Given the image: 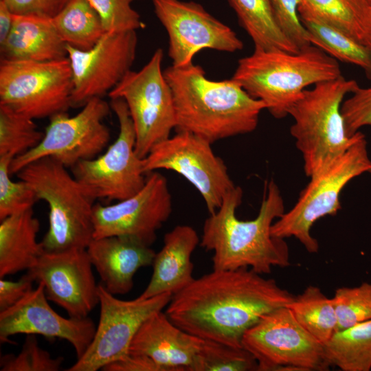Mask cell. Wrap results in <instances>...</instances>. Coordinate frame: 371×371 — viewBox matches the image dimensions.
Returning <instances> with one entry per match:
<instances>
[{
    "mask_svg": "<svg viewBox=\"0 0 371 371\" xmlns=\"http://www.w3.org/2000/svg\"><path fill=\"white\" fill-rule=\"evenodd\" d=\"M294 295L249 268L216 270L173 294L169 319L203 340L243 347L246 331L265 315L286 306Z\"/></svg>",
    "mask_w": 371,
    "mask_h": 371,
    "instance_id": "6da1fadb",
    "label": "cell"
},
{
    "mask_svg": "<svg viewBox=\"0 0 371 371\" xmlns=\"http://www.w3.org/2000/svg\"><path fill=\"white\" fill-rule=\"evenodd\" d=\"M242 199L243 190L236 186L204 222L199 244L213 251V269L246 267L263 275L270 273L273 267L289 266L286 243L271 232L275 220L285 212L276 183L273 179L266 182L260 210L254 219L244 221L236 216Z\"/></svg>",
    "mask_w": 371,
    "mask_h": 371,
    "instance_id": "7a4b0ae2",
    "label": "cell"
},
{
    "mask_svg": "<svg viewBox=\"0 0 371 371\" xmlns=\"http://www.w3.org/2000/svg\"><path fill=\"white\" fill-rule=\"evenodd\" d=\"M164 77L172 90L176 128L199 136L210 143L251 133L266 109L232 78L215 81L205 77L193 63L167 67Z\"/></svg>",
    "mask_w": 371,
    "mask_h": 371,
    "instance_id": "3957f363",
    "label": "cell"
},
{
    "mask_svg": "<svg viewBox=\"0 0 371 371\" xmlns=\"http://www.w3.org/2000/svg\"><path fill=\"white\" fill-rule=\"evenodd\" d=\"M341 76L338 60L311 45L295 53L254 49L239 59L232 78L262 101L273 117L282 119L306 87Z\"/></svg>",
    "mask_w": 371,
    "mask_h": 371,
    "instance_id": "277c9868",
    "label": "cell"
},
{
    "mask_svg": "<svg viewBox=\"0 0 371 371\" xmlns=\"http://www.w3.org/2000/svg\"><path fill=\"white\" fill-rule=\"evenodd\" d=\"M360 86L352 79L339 78L306 89L289 115L293 119L290 133L302 153L308 177L320 172L341 156L359 137L348 136L341 114L344 98Z\"/></svg>",
    "mask_w": 371,
    "mask_h": 371,
    "instance_id": "5b68a950",
    "label": "cell"
},
{
    "mask_svg": "<svg viewBox=\"0 0 371 371\" xmlns=\"http://www.w3.org/2000/svg\"><path fill=\"white\" fill-rule=\"evenodd\" d=\"M16 175L32 187L38 200L48 204L49 228L41 241L45 251L87 249L93 239V201L67 167L43 157Z\"/></svg>",
    "mask_w": 371,
    "mask_h": 371,
    "instance_id": "8992f818",
    "label": "cell"
},
{
    "mask_svg": "<svg viewBox=\"0 0 371 371\" xmlns=\"http://www.w3.org/2000/svg\"><path fill=\"white\" fill-rule=\"evenodd\" d=\"M371 172L367 141L361 132L357 139L331 164L310 177L294 206L275 221L271 234L297 238L311 254L317 253L319 243L311 234L319 218L335 215L341 209L340 194L354 178Z\"/></svg>",
    "mask_w": 371,
    "mask_h": 371,
    "instance_id": "52a82bcc",
    "label": "cell"
},
{
    "mask_svg": "<svg viewBox=\"0 0 371 371\" xmlns=\"http://www.w3.org/2000/svg\"><path fill=\"white\" fill-rule=\"evenodd\" d=\"M164 52L157 49L138 71H129L108 93L126 103L135 132V151L145 158L176 128L173 95L161 69Z\"/></svg>",
    "mask_w": 371,
    "mask_h": 371,
    "instance_id": "ba28073f",
    "label": "cell"
},
{
    "mask_svg": "<svg viewBox=\"0 0 371 371\" xmlns=\"http://www.w3.org/2000/svg\"><path fill=\"white\" fill-rule=\"evenodd\" d=\"M73 77L67 58L52 61H0V104L32 119L71 107Z\"/></svg>",
    "mask_w": 371,
    "mask_h": 371,
    "instance_id": "9c48e42d",
    "label": "cell"
},
{
    "mask_svg": "<svg viewBox=\"0 0 371 371\" xmlns=\"http://www.w3.org/2000/svg\"><path fill=\"white\" fill-rule=\"evenodd\" d=\"M110 106L119 123L116 139L102 155L71 168L74 177L93 201L124 200L138 192L146 181L143 159L135 151V132L127 104L118 98L111 99Z\"/></svg>",
    "mask_w": 371,
    "mask_h": 371,
    "instance_id": "30bf717a",
    "label": "cell"
},
{
    "mask_svg": "<svg viewBox=\"0 0 371 371\" xmlns=\"http://www.w3.org/2000/svg\"><path fill=\"white\" fill-rule=\"evenodd\" d=\"M243 347L258 362V371H326L324 344L307 332L290 308H277L248 329Z\"/></svg>",
    "mask_w": 371,
    "mask_h": 371,
    "instance_id": "8fae6325",
    "label": "cell"
},
{
    "mask_svg": "<svg viewBox=\"0 0 371 371\" xmlns=\"http://www.w3.org/2000/svg\"><path fill=\"white\" fill-rule=\"evenodd\" d=\"M110 109V104L102 98H95L74 116L67 112L51 116L41 142L13 158L10 175L16 174L27 165L43 157H52L67 168L95 158L110 139L109 130L103 122Z\"/></svg>",
    "mask_w": 371,
    "mask_h": 371,
    "instance_id": "7c38bea8",
    "label": "cell"
},
{
    "mask_svg": "<svg viewBox=\"0 0 371 371\" xmlns=\"http://www.w3.org/2000/svg\"><path fill=\"white\" fill-rule=\"evenodd\" d=\"M209 141L187 131H178L156 145L143 159L147 175L159 169L175 171L200 193L210 214L221 206L236 186L223 160Z\"/></svg>",
    "mask_w": 371,
    "mask_h": 371,
    "instance_id": "4fadbf2b",
    "label": "cell"
},
{
    "mask_svg": "<svg viewBox=\"0 0 371 371\" xmlns=\"http://www.w3.org/2000/svg\"><path fill=\"white\" fill-rule=\"evenodd\" d=\"M100 318L95 333L83 355L67 371H97L128 355L130 344L143 322L163 311L172 293L147 299L123 300L98 284Z\"/></svg>",
    "mask_w": 371,
    "mask_h": 371,
    "instance_id": "5bb4252c",
    "label": "cell"
},
{
    "mask_svg": "<svg viewBox=\"0 0 371 371\" xmlns=\"http://www.w3.org/2000/svg\"><path fill=\"white\" fill-rule=\"evenodd\" d=\"M154 11L168 36V54L173 67L192 63L203 49L233 53L243 41L199 3L181 0H152Z\"/></svg>",
    "mask_w": 371,
    "mask_h": 371,
    "instance_id": "9a60e30c",
    "label": "cell"
},
{
    "mask_svg": "<svg viewBox=\"0 0 371 371\" xmlns=\"http://www.w3.org/2000/svg\"><path fill=\"white\" fill-rule=\"evenodd\" d=\"M136 31L107 32L90 49L67 45L72 77L71 107L107 94L131 71L136 56Z\"/></svg>",
    "mask_w": 371,
    "mask_h": 371,
    "instance_id": "2e32d148",
    "label": "cell"
},
{
    "mask_svg": "<svg viewBox=\"0 0 371 371\" xmlns=\"http://www.w3.org/2000/svg\"><path fill=\"white\" fill-rule=\"evenodd\" d=\"M171 212L167 179L157 171L151 172L144 187L133 196L112 205H93V238L128 236L150 246Z\"/></svg>",
    "mask_w": 371,
    "mask_h": 371,
    "instance_id": "e0dca14e",
    "label": "cell"
},
{
    "mask_svg": "<svg viewBox=\"0 0 371 371\" xmlns=\"http://www.w3.org/2000/svg\"><path fill=\"white\" fill-rule=\"evenodd\" d=\"M87 249L44 251L27 272L42 283L48 300L69 317L84 318L99 304L98 284Z\"/></svg>",
    "mask_w": 371,
    "mask_h": 371,
    "instance_id": "ac0fdd59",
    "label": "cell"
},
{
    "mask_svg": "<svg viewBox=\"0 0 371 371\" xmlns=\"http://www.w3.org/2000/svg\"><path fill=\"white\" fill-rule=\"evenodd\" d=\"M96 325L89 317L65 318L49 305L44 286L38 283L12 306L0 311V341L10 342L17 334L60 338L73 346L77 359L86 352L94 337Z\"/></svg>",
    "mask_w": 371,
    "mask_h": 371,
    "instance_id": "d6986e66",
    "label": "cell"
},
{
    "mask_svg": "<svg viewBox=\"0 0 371 371\" xmlns=\"http://www.w3.org/2000/svg\"><path fill=\"white\" fill-rule=\"evenodd\" d=\"M203 341L181 329L159 311L141 325L128 354L150 359L161 371H190Z\"/></svg>",
    "mask_w": 371,
    "mask_h": 371,
    "instance_id": "ffe728a7",
    "label": "cell"
},
{
    "mask_svg": "<svg viewBox=\"0 0 371 371\" xmlns=\"http://www.w3.org/2000/svg\"><path fill=\"white\" fill-rule=\"evenodd\" d=\"M87 251L102 284L113 295L130 292L136 272L152 265L156 255L150 246L121 236L93 238Z\"/></svg>",
    "mask_w": 371,
    "mask_h": 371,
    "instance_id": "44dd1931",
    "label": "cell"
},
{
    "mask_svg": "<svg viewBox=\"0 0 371 371\" xmlns=\"http://www.w3.org/2000/svg\"><path fill=\"white\" fill-rule=\"evenodd\" d=\"M199 243L197 232L188 225H177L166 233L163 247L154 258L150 282L139 297L173 295L192 282L194 278L191 258Z\"/></svg>",
    "mask_w": 371,
    "mask_h": 371,
    "instance_id": "7402d4cb",
    "label": "cell"
},
{
    "mask_svg": "<svg viewBox=\"0 0 371 371\" xmlns=\"http://www.w3.org/2000/svg\"><path fill=\"white\" fill-rule=\"evenodd\" d=\"M67 44L52 18L14 14L11 30L0 45L1 60L52 61L67 58Z\"/></svg>",
    "mask_w": 371,
    "mask_h": 371,
    "instance_id": "603a6c76",
    "label": "cell"
},
{
    "mask_svg": "<svg viewBox=\"0 0 371 371\" xmlns=\"http://www.w3.org/2000/svg\"><path fill=\"white\" fill-rule=\"evenodd\" d=\"M40 223L32 209L0 223V278L32 269L45 251L37 241Z\"/></svg>",
    "mask_w": 371,
    "mask_h": 371,
    "instance_id": "cb8c5ba5",
    "label": "cell"
},
{
    "mask_svg": "<svg viewBox=\"0 0 371 371\" xmlns=\"http://www.w3.org/2000/svg\"><path fill=\"white\" fill-rule=\"evenodd\" d=\"M234 10L239 25L251 38L256 50H300L278 27L271 0H227Z\"/></svg>",
    "mask_w": 371,
    "mask_h": 371,
    "instance_id": "d4e9b609",
    "label": "cell"
},
{
    "mask_svg": "<svg viewBox=\"0 0 371 371\" xmlns=\"http://www.w3.org/2000/svg\"><path fill=\"white\" fill-rule=\"evenodd\" d=\"M300 15L338 27L363 43L371 25L368 0H299Z\"/></svg>",
    "mask_w": 371,
    "mask_h": 371,
    "instance_id": "484cf974",
    "label": "cell"
},
{
    "mask_svg": "<svg viewBox=\"0 0 371 371\" xmlns=\"http://www.w3.org/2000/svg\"><path fill=\"white\" fill-rule=\"evenodd\" d=\"M300 16L309 33L311 45L337 60L360 67L371 80V54L362 43L338 27L317 19L306 15Z\"/></svg>",
    "mask_w": 371,
    "mask_h": 371,
    "instance_id": "4316f807",
    "label": "cell"
},
{
    "mask_svg": "<svg viewBox=\"0 0 371 371\" xmlns=\"http://www.w3.org/2000/svg\"><path fill=\"white\" fill-rule=\"evenodd\" d=\"M324 348L330 366L342 371H370L371 319L336 331Z\"/></svg>",
    "mask_w": 371,
    "mask_h": 371,
    "instance_id": "83f0119b",
    "label": "cell"
},
{
    "mask_svg": "<svg viewBox=\"0 0 371 371\" xmlns=\"http://www.w3.org/2000/svg\"><path fill=\"white\" fill-rule=\"evenodd\" d=\"M52 21L65 43L82 51L91 49L106 33L88 0H71Z\"/></svg>",
    "mask_w": 371,
    "mask_h": 371,
    "instance_id": "f1b7e54d",
    "label": "cell"
},
{
    "mask_svg": "<svg viewBox=\"0 0 371 371\" xmlns=\"http://www.w3.org/2000/svg\"><path fill=\"white\" fill-rule=\"evenodd\" d=\"M300 324L323 344L337 330V316L332 298L314 285L308 286L287 305Z\"/></svg>",
    "mask_w": 371,
    "mask_h": 371,
    "instance_id": "f546056e",
    "label": "cell"
},
{
    "mask_svg": "<svg viewBox=\"0 0 371 371\" xmlns=\"http://www.w3.org/2000/svg\"><path fill=\"white\" fill-rule=\"evenodd\" d=\"M43 136L34 119L0 104V157L21 155L36 147Z\"/></svg>",
    "mask_w": 371,
    "mask_h": 371,
    "instance_id": "4dcf8cb0",
    "label": "cell"
},
{
    "mask_svg": "<svg viewBox=\"0 0 371 371\" xmlns=\"http://www.w3.org/2000/svg\"><path fill=\"white\" fill-rule=\"evenodd\" d=\"M258 371L254 355L243 347L204 340L190 371Z\"/></svg>",
    "mask_w": 371,
    "mask_h": 371,
    "instance_id": "1f68e13d",
    "label": "cell"
},
{
    "mask_svg": "<svg viewBox=\"0 0 371 371\" xmlns=\"http://www.w3.org/2000/svg\"><path fill=\"white\" fill-rule=\"evenodd\" d=\"M337 316V330L371 319V283L341 286L332 297Z\"/></svg>",
    "mask_w": 371,
    "mask_h": 371,
    "instance_id": "d6a6232c",
    "label": "cell"
},
{
    "mask_svg": "<svg viewBox=\"0 0 371 371\" xmlns=\"http://www.w3.org/2000/svg\"><path fill=\"white\" fill-rule=\"evenodd\" d=\"M12 157H0V221L32 209L38 200L34 190L25 181L10 179Z\"/></svg>",
    "mask_w": 371,
    "mask_h": 371,
    "instance_id": "836d02e7",
    "label": "cell"
},
{
    "mask_svg": "<svg viewBox=\"0 0 371 371\" xmlns=\"http://www.w3.org/2000/svg\"><path fill=\"white\" fill-rule=\"evenodd\" d=\"M64 359L53 358L41 348L36 335H26L21 352L17 355H5L1 358V371H58Z\"/></svg>",
    "mask_w": 371,
    "mask_h": 371,
    "instance_id": "e575fe53",
    "label": "cell"
},
{
    "mask_svg": "<svg viewBox=\"0 0 371 371\" xmlns=\"http://www.w3.org/2000/svg\"><path fill=\"white\" fill-rule=\"evenodd\" d=\"M107 32L137 31L146 27L132 3L138 0H88Z\"/></svg>",
    "mask_w": 371,
    "mask_h": 371,
    "instance_id": "d590c367",
    "label": "cell"
},
{
    "mask_svg": "<svg viewBox=\"0 0 371 371\" xmlns=\"http://www.w3.org/2000/svg\"><path fill=\"white\" fill-rule=\"evenodd\" d=\"M276 21L285 36L299 49L311 45L310 35L298 12L299 0H271Z\"/></svg>",
    "mask_w": 371,
    "mask_h": 371,
    "instance_id": "8d00e7d4",
    "label": "cell"
},
{
    "mask_svg": "<svg viewBox=\"0 0 371 371\" xmlns=\"http://www.w3.org/2000/svg\"><path fill=\"white\" fill-rule=\"evenodd\" d=\"M341 104L346 133L352 136L364 126H371V85L359 87Z\"/></svg>",
    "mask_w": 371,
    "mask_h": 371,
    "instance_id": "74e56055",
    "label": "cell"
},
{
    "mask_svg": "<svg viewBox=\"0 0 371 371\" xmlns=\"http://www.w3.org/2000/svg\"><path fill=\"white\" fill-rule=\"evenodd\" d=\"M14 14H34L53 18L71 0H4Z\"/></svg>",
    "mask_w": 371,
    "mask_h": 371,
    "instance_id": "f35d334b",
    "label": "cell"
},
{
    "mask_svg": "<svg viewBox=\"0 0 371 371\" xmlns=\"http://www.w3.org/2000/svg\"><path fill=\"white\" fill-rule=\"evenodd\" d=\"M34 278L27 272L16 281L0 279V311L16 304L31 291Z\"/></svg>",
    "mask_w": 371,
    "mask_h": 371,
    "instance_id": "ab89813d",
    "label": "cell"
},
{
    "mask_svg": "<svg viewBox=\"0 0 371 371\" xmlns=\"http://www.w3.org/2000/svg\"><path fill=\"white\" fill-rule=\"evenodd\" d=\"M104 371H161L150 359L142 355L128 354L124 357L110 363L102 369Z\"/></svg>",
    "mask_w": 371,
    "mask_h": 371,
    "instance_id": "60d3db41",
    "label": "cell"
},
{
    "mask_svg": "<svg viewBox=\"0 0 371 371\" xmlns=\"http://www.w3.org/2000/svg\"><path fill=\"white\" fill-rule=\"evenodd\" d=\"M14 14L4 0H0V45L3 44L11 30Z\"/></svg>",
    "mask_w": 371,
    "mask_h": 371,
    "instance_id": "b9f144b4",
    "label": "cell"
},
{
    "mask_svg": "<svg viewBox=\"0 0 371 371\" xmlns=\"http://www.w3.org/2000/svg\"><path fill=\"white\" fill-rule=\"evenodd\" d=\"M363 44L368 48L370 53L371 54V25L363 42Z\"/></svg>",
    "mask_w": 371,
    "mask_h": 371,
    "instance_id": "7bdbcfd3",
    "label": "cell"
},
{
    "mask_svg": "<svg viewBox=\"0 0 371 371\" xmlns=\"http://www.w3.org/2000/svg\"><path fill=\"white\" fill-rule=\"evenodd\" d=\"M368 1L369 3H370V5L371 6V0H368Z\"/></svg>",
    "mask_w": 371,
    "mask_h": 371,
    "instance_id": "ee69618b",
    "label": "cell"
}]
</instances>
